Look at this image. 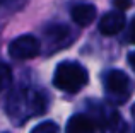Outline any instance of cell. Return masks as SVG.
Segmentation results:
<instances>
[{
	"instance_id": "obj_1",
	"label": "cell",
	"mask_w": 135,
	"mask_h": 133,
	"mask_svg": "<svg viewBox=\"0 0 135 133\" xmlns=\"http://www.w3.org/2000/svg\"><path fill=\"white\" fill-rule=\"evenodd\" d=\"M48 108V96L38 87H17L7 99V114L10 121L16 125H22L34 116L43 114Z\"/></svg>"
},
{
	"instance_id": "obj_2",
	"label": "cell",
	"mask_w": 135,
	"mask_h": 133,
	"mask_svg": "<svg viewBox=\"0 0 135 133\" xmlns=\"http://www.w3.org/2000/svg\"><path fill=\"white\" fill-rule=\"evenodd\" d=\"M89 80L87 70L75 62H62L58 63L53 75V84L63 92H79Z\"/></svg>"
},
{
	"instance_id": "obj_3",
	"label": "cell",
	"mask_w": 135,
	"mask_h": 133,
	"mask_svg": "<svg viewBox=\"0 0 135 133\" xmlns=\"http://www.w3.org/2000/svg\"><path fill=\"white\" fill-rule=\"evenodd\" d=\"M87 108L91 111L92 121L96 123V126L101 128L103 133H125L127 125L115 108H111L109 104L92 103V101L87 104Z\"/></svg>"
},
{
	"instance_id": "obj_4",
	"label": "cell",
	"mask_w": 135,
	"mask_h": 133,
	"mask_svg": "<svg viewBox=\"0 0 135 133\" xmlns=\"http://www.w3.org/2000/svg\"><path fill=\"white\" fill-rule=\"evenodd\" d=\"M104 94L111 104H123L132 94V82L122 70H109L103 75Z\"/></svg>"
},
{
	"instance_id": "obj_5",
	"label": "cell",
	"mask_w": 135,
	"mask_h": 133,
	"mask_svg": "<svg viewBox=\"0 0 135 133\" xmlns=\"http://www.w3.org/2000/svg\"><path fill=\"white\" fill-rule=\"evenodd\" d=\"M40 51H41L40 41H38V38L31 36V34H22L9 44V55L14 60H29V58L38 57Z\"/></svg>"
},
{
	"instance_id": "obj_6",
	"label": "cell",
	"mask_w": 135,
	"mask_h": 133,
	"mask_svg": "<svg viewBox=\"0 0 135 133\" xmlns=\"http://www.w3.org/2000/svg\"><path fill=\"white\" fill-rule=\"evenodd\" d=\"M70 36V31L67 26H62V24H55V26H48L45 29V39L48 43V48L50 50H60L63 48L65 44L70 43L69 39Z\"/></svg>"
},
{
	"instance_id": "obj_7",
	"label": "cell",
	"mask_w": 135,
	"mask_h": 133,
	"mask_svg": "<svg viewBox=\"0 0 135 133\" xmlns=\"http://www.w3.org/2000/svg\"><path fill=\"white\" fill-rule=\"evenodd\" d=\"M125 27V16L123 12H108L99 21V31L104 36H115L122 33Z\"/></svg>"
},
{
	"instance_id": "obj_8",
	"label": "cell",
	"mask_w": 135,
	"mask_h": 133,
	"mask_svg": "<svg viewBox=\"0 0 135 133\" xmlns=\"http://www.w3.org/2000/svg\"><path fill=\"white\" fill-rule=\"evenodd\" d=\"M96 123L86 114H74L67 123V133H96Z\"/></svg>"
},
{
	"instance_id": "obj_9",
	"label": "cell",
	"mask_w": 135,
	"mask_h": 133,
	"mask_svg": "<svg viewBox=\"0 0 135 133\" xmlns=\"http://www.w3.org/2000/svg\"><path fill=\"white\" fill-rule=\"evenodd\" d=\"M72 19L79 26H89L96 19V7L91 3H77L72 7Z\"/></svg>"
},
{
	"instance_id": "obj_10",
	"label": "cell",
	"mask_w": 135,
	"mask_h": 133,
	"mask_svg": "<svg viewBox=\"0 0 135 133\" xmlns=\"http://www.w3.org/2000/svg\"><path fill=\"white\" fill-rule=\"evenodd\" d=\"M10 82H12V72H10V68H9L7 63H2V62H0V92H2L3 89H7V87L10 85Z\"/></svg>"
},
{
	"instance_id": "obj_11",
	"label": "cell",
	"mask_w": 135,
	"mask_h": 133,
	"mask_svg": "<svg viewBox=\"0 0 135 133\" xmlns=\"http://www.w3.org/2000/svg\"><path fill=\"white\" fill-rule=\"evenodd\" d=\"M31 133H58V126L53 121H43V123H40Z\"/></svg>"
},
{
	"instance_id": "obj_12",
	"label": "cell",
	"mask_w": 135,
	"mask_h": 133,
	"mask_svg": "<svg viewBox=\"0 0 135 133\" xmlns=\"http://www.w3.org/2000/svg\"><path fill=\"white\" fill-rule=\"evenodd\" d=\"M113 3H115L116 9H120L123 12V10L130 9V5H132V0H113Z\"/></svg>"
}]
</instances>
